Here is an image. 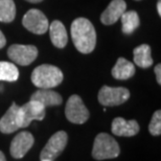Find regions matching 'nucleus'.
<instances>
[{
	"label": "nucleus",
	"instance_id": "bb28decb",
	"mask_svg": "<svg viewBox=\"0 0 161 161\" xmlns=\"http://www.w3.org/2000/svg\"><path fill=\"white\" fill-rule=\"evenodd\" d=\"M42 161H50V160H42Z\"/></svg>",
	"mask_w": 161,
	"mask_h": 161
},
{
	"label": "nucleus",
	"instance_id": "aec40b11",
	"mask_svg": "<svg viewBox=\"0 0 161 161\" xmlns=\"http://www.w3.org/2000/svg\"><path fill=\"white\" fill-rule=\"evenodd\" d=\"M19 78V70L15 64L9 62H0V80L15 82Z\"/></svg>",
	"mask_w": 161,
	"mask_h": 161
},
{
	"label": "nucleus",
	"instance_id": "4be33fe9",
	"mask_svg": "<svg viewBox=\"0 0 161 161\" xmlns=\"http://www.w3.org/2000/svg\"><path fill=\"white\" fill-rule=\"evenodd\" d=\"M155 73H156V80L158 84H161V65L157 64V66L155 67Z\"/></svg>",
	"mask_w": 161,
	"mask_h": 161
},
{
	"label": "nucleus",
	"instance_id": "9b49d317",
	"mask_svg": "<svg viewBox=\"0 0 161 161\" xmlns=\"http://www.w3.org/2000/svg\"><path fill=\"white\" fill-rule=\"evenodd\" d=\"M19 106L13 103L6 113L0 119V131L4 134H11L20 129L19 120Z\"/></svg>",
	"mask_w": 161,
	"mask_h": 161
},
{
	"label": "nucleus",
	"instance_id": "2eb2a0df",
	"mask_svg": "<svg viewBox=\"0 0 161 161\" xmlns=\"http://www.w3.org/2000/svg\"><path fill=\"white\" fill-rule=\"evenodd\" d=\"M49 36L53 44L58 48H64L68 42V35L64 24L59 20H54L49 26Z\"/></svg>",
	"mask_w": 161,
	"mask_h": 161
},
{
	"label": "nucleus",
	"instance_id": "39448f33",
	"mask_svg": "<svg viewBox=\"0 0 161 161\" xmlns=\"http://www.w3.org/2000/svg\"><path fill=\"white\" fill-rule=\"evenodd\" d=\"M65 115L70 122L82 125L89 118V111L84 105L82 98L79 95L73 94L67 101L65 108Z\"/></svg>",
	"mask_w": 161,
	"mask_h": 161
},
{
	"label": "nucleus",
	"instance_id": "7ed1b4c3",
	"mask_svg": "<svg viewBox=\"0 0 161 161\" xmlns=\"http://www.w3.org/2000/svg\"><path fill=\"white\" fill-rule=\"evenodd\" d=\"M120 149L117 141L107 133H99L95 137L92 149V157L95 160H106L116 158Z\"/></svg>",
	"mask_w": 161,
	"mask_h": 161
},
{
	"label": "nucleus",
	"instance_id": "f8f14e48",
	"mask_svg": "<svg viewBox=\"0 0 161 161\" xmlns=\"http://www.w3.org/2000/svg\"><path fill=\"white\" fill-rule=\"evenodd\" d=\"M127 9V3L124 0H112L101 16V21L105 25H112L120 19Z\"/></svg>",
	"mask_w": 161,
	"mask_h": 161
},
{
	"label": "nucleus",
	"instance_id": "dca6fc26",
	"mask_svg": "<svg viewBox=\"0 0 161 161\" xmlns=\"http://www.w3.org/2000/svg\"><path fill=\"white\" fill-rule=\"evenodd\" d=\"M135 73V66L125 58H119L112 68V76L116 80H128Z\"/></svg>",
	"mask_w": 161,
	"mask_h": 161
},
{
	"label": "nucleus",
	"instance_id": "f3484780",
	"mask_svg": "<svg viewBox=\"0 0 161 161\" xmlns=\"http://www.w3.org/2000/svg\"><path fill=\"white\" fill-rule=\"evenodd\" d=\"M134 63L141 68H147L153 65V59L151 56V47L147 44H141L133 51Z\"/></svg>",
	"mask_w": 161,
	"mask_h": 161
},
{
	"label": "nucleus",
	"instance_id": "6e6552de",
	"mask_svg": "<svg viewBox=\"0 0 161 161\" xmlns=\"http://www.w3.org/2000/svg\"><path fill=\"white\" fill-rule=\"evenodd\" d=\"M45 117V107L36 101H30L19 108L20 128L28 127L34 120H43Z\"/></svg>",
	"mask_w": 161,
	"mask_h": 161
},
{
	"label": "nucleus",
	"instance_id": "a211bd4d",
	"mask_svg": "<svg viewBox=\"0 0 161 161\" xmlns=\"http://www.w3.org/2000/svg\"><path fill=\"white\" fill-rule=\"evenodd\" d=\"M121 24H122V33L130 35L139 26L140 20L139 16L135 11H128L125 12L121 15Z\"/></svg>",
	"mask_w": 161,
	"mask_h": 161
},
{
	"label": "nucleus",
	"instance_id": "a878e982",
	"mask_svg": "<svg viewBox=\"0 0 161 161\" xmlns=\"http://www.w3.org/2000/svg\"><path fill=\"white\" fill-rule=\"evenodd\" d=\"M28 2H31V3H39L41 1H43V0H26Z\"/></svg>",
	"mask_w": 161,
	"mask_h": 161
},
{
	"label": "nucleus",
	"instance_id": "20e7f679",
	"mask_svg": "<svg viewBox=\"0 0 161 161\" xmlns=\"http://www.w3.org/2000/svg\"><path fill=\"white\" fill-rule=\"evenodd\" d=\"M130 97V91L124 87H109L103 86L99 90L97 98L99 104L105 107L119 106L125 103Z\"/></svg>",
	"mask_w": 161,
	"mask_h": 161
},
{
	"label": "nucleus",
	"instance_id": "f257e3e1",
	"mask_svg": "<svg viewBox=\"0 0 161 161\" xmlns=\"http://www.w3.org/2000/svg\"><path fill=\"white\" fill-rule=\"evenodd\" d=\"M71 38L80 53H90L96 45V31L93 24L86 18H78L71 24Z\"/></svg>",
	"mask_w": 161,
	"mask_h": 161
},
{
	"label": "nucleus",
	"instance_id": "4468645a",
	"mask_svg": "<svg viewBox=\"0 0 161 161\" xmlns=\"http://www.w3.org/2000/svg\"><path fill=\"white\" fill-rule=\"evenodd\" d=\"M31 101H36L46 107L51 106H59L62 104L63 98L59 93L53 91L51 89H39L33 93L31 96Z\"/></svg>",
	"mask_w": 161,
	"mask_h": 161
},
{
	"label": "nucleus",
	"instance_id": "6ab92c4d",
	"mask_svg": "<svg viewBox=\"0 0 161 161\" xmlns=\"http://www.w3.org/2000/svg\"><path fill=\"white\" fill-rule=\"evenodd\" d=\"M16 17V5L13 0H0V21L9 23Z\"/></svg>",
	"mask_w": 161,
	"mask_h": 161
},
{
	"label": "nucleus",
	"instance_id": "ddd939ff",
	"mask_svg": "<svg viewBox=\"0 0 161 161\" xmlns=\"http://www.w3.org/2000/svg\"><path fill=\"white\" fill-rule=\"evenodd\" d=\"M111 130L116 136L132 137L139 132V125L136 120H125L122 117H116L112 121Z\"/></svg>",
	"mask_w": 161,
	"mask_h": 161
},
{
	"label": "nucleus",
	"instance_id": "393cba45",
	"mask_svg": "<svg viewBox=\"0 0 161 161\" xmlns=\"http://www.w3.org/2000/svg\"><path fill=\"white\" fill-rule=\"evenodd\" d=\"M0 161H6L4 154H3V153L1 152V151H0Z\"/></svg>",
	"mask_w": 161,
	"mask_h": 161
},
{
	"label": "nucleus",
	"instance_id": "0eeeda50",
	"mask_svg": "<svg viewBox=\"0 0 161 161\" xmlns=\"http://www.w3.org/2000/svg\"><path fill=\"white\" fill-rule=\"evenodd\" d=\"M8 56L13 62L18 65L27 66L36 60L38 57V49L34 45L14 44L8 47Z\"/></svg>",
	"mask_w": 161,
	"mask_h": 161
},
{
	"label": "nucleus",
	"instance_id": "5701e85b",
	"mask_svg": "<svg viewBox=\"0 0 161 161\" xmlns=\"http://www.w3.org/2000/svg\"><path fill=\"white\" fill-rule=\"evenodd\" d=\"M5 43H6L5 37H4V35L1 33V31H0V48H2L3 46H4Z\"/></svg>",
	"mask_w": 161,
	"mask_h": 161
},
{
	"label": "nucleus",
	"instance_id": "1a4fd4ad",
	"mask_svg": "<svg viewBox=\"0 0 161 161\" xmlns=\"http://www.w3.org/2000/svg\"><path fill=\"white\" fill-rule=\"evenodd\" d=\"M22 24L31 33L43 35L48 31V20L39 9H30L22 19Z\"/></svg>",
	"mask_w": 161,
	"mask_h": 161
},
{
	"label": "nucleus",
	"instance_id": "b1692460",
	"mask_svg": "<svg viewBox=\"0 0 161 161\" xmlns=\"http://www.w3.org/2000/svg\"><path fill=\"white\" fill-rule=\"evenodd\" d=\"M157 11H158L159 16H161V0H159V1L157 2Z\"/></svg>",
	"mask_w": 161,
	"mask_h": 161
},
{
	"label": "nucleus",
	"instance_id": "f03ea898",
	"mask_svg": "<svg viewBox=\"0 0 161 161\" xmlns=\"http://www.w3.org/2000/svg\"><path fill=\"white\" fill-rule=\"evenodd\" d=\"M31 80L39 89H51L62 83L63 72L57 66L43 64L34 69Z\"/></svg>",
	"mask_w": 161,
	"mask_h": 161
},
{
	"label": "nucleus",
	"instance_id": "412c9836",
	"mask_svg": "<svg viewBox=\"0 0 161 161\" xmlns=\"http://www.w3.org/2000/svg\"><path fill=\"white\" fill-rule=\"evenodd\" d=\"M149 131L154 136H159L161 134V111L160 110H157L153 114V117L149 125Z\"/></svg>",
	"mask_w": 161,
	"mask_h": 161
},
{
	"label": "nucleus",
	"instance_id": "423d86ee",
	"mask_svg": "<svg viewBox=\"0 0 161 161\" xmlns=\"http://www.w3.org/2000/svg\"><path fill=\"white\" fill-rule=\"evenodd\" d=\"M67 140H68V136L67 133L64 131H59L54 133L53 136L49 138L46 146L42 150L40 154L41 160H50L53 161L59 157L64 149L66 147Z\"/></svg>",
	"mask_w": 161,
	"mask_h": 161
},
{
	"label": "nucleus",
	"instance_id": "9d476101",
	"mask_svg": "<svg viewBox=\"0 0 161 161\" xmlns=\"http://www.w3.org/2000/svg\"><path fill=\"white\" fill-rule=\"evenodd\" d=\"M34 141V136L30 132L24 131L16 135L14 139L12 140L11 149H9L12 157L16 159L23 158L28 151L31 149Z\"/></svg>",
	"mask_w": 161,
	"mask_h": 161
}]
</instances>
